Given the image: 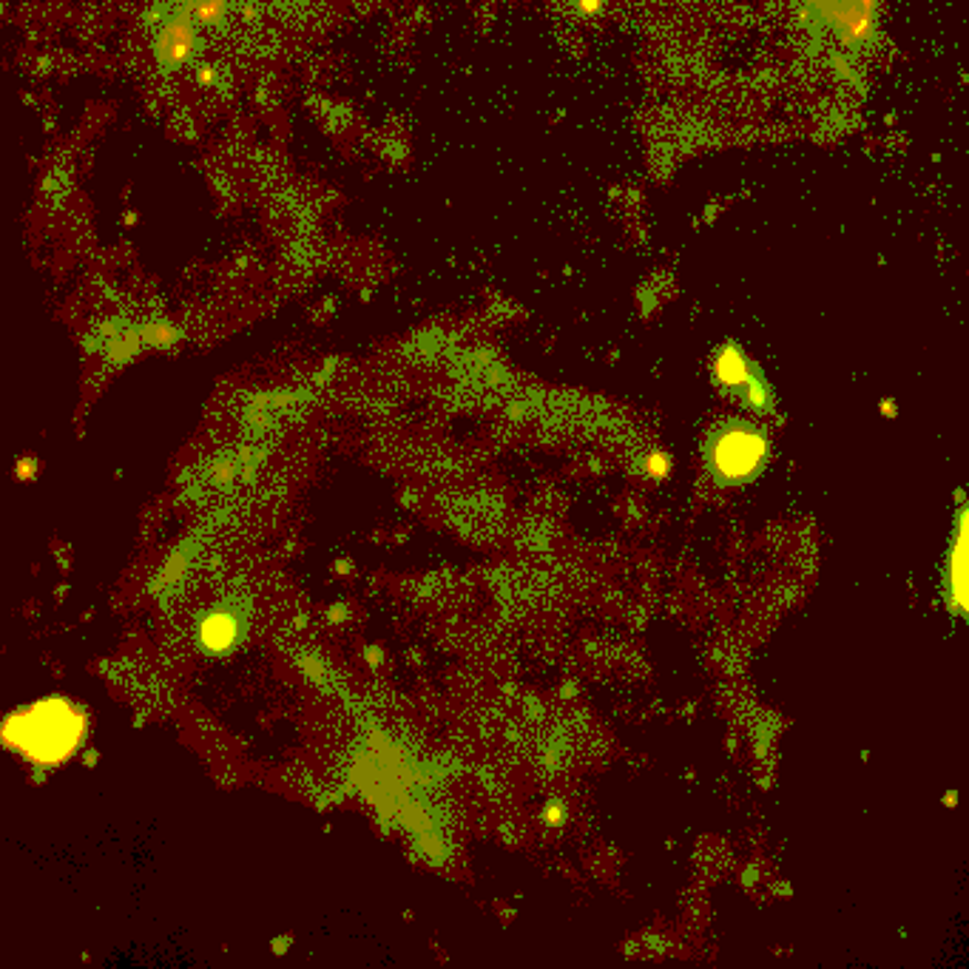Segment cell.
I'll use <instances>...</instances> for the list:
<instances>
[{
  "mask_svg": "<svg viewBox=\"0 0 969 969\" xmlns=\"http://www.w3.org/2000/svg\"><path fill=\"white\" fill-rule=\"evenodd\" d=\"M194 49H197V32H194V20L188 14L171 20L157 40V58L165 69L188 63Z\"/></svg>",
  "mask_w": 969,
  "mask_h": 969,
  "instance_id": "6da1fadb",
  "label": "cell"
},
{
  "mask_svg": "<svg viewBox=\"0 0 969 969\" xmlns=\"http://www.w3.org/2000/svg\"><path fill=\"white\" fill-rule=\"evenodd\" d=\"M47 717H40L38 722H32L29 725V731H32V736L27 742L29 748H32L34 753H40V756H60V753H66L69 748L74 745V734L72 728H69V711L63 708L60 711V717H49V722H43Z\"/></svg>",
  "mask_w": 969,
  "mask_h": 969,
  "instance_id": "7a4b0ae2",
  "label": "cell"
}]
</instances>
